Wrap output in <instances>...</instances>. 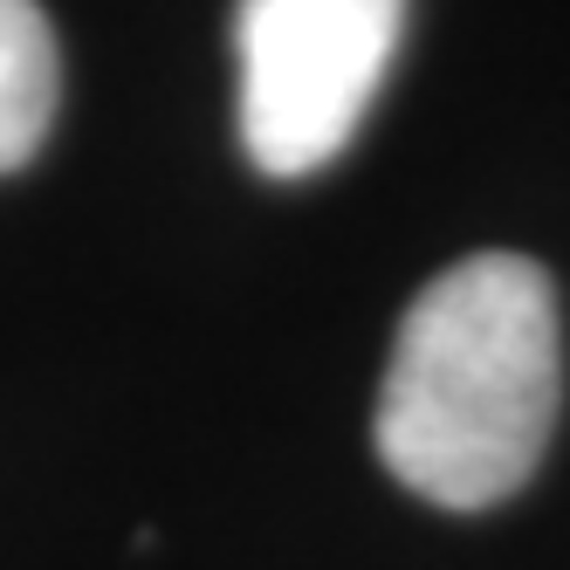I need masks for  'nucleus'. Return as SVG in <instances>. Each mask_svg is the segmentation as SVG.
<instances>
[{
    "label": "nucleus",
    "mask_w": 570,
    "mask_h": 570,
    "mask_svg": "<svg viewBox=\"0 0 570 570\" xmlns=\"http://www.w3.org/2000/svg\"><path fill=\"white\" fill-rule=\"evenodd\" d=\"M563 399L557 289L529 255H468L399 316L379 385V461L440 509L509 502Z\"/></svg>",
    "instance_id": "obj_1"
},
{
    "label": "nucleus",
    "mask_w": 570,
    "mask_h": 570,
    "mask_svg": "<svg viewBox=\"0 0 570 570\" xmlns=\"http://www.w3.org/2000/svg\"><path fill=\"white\" fill-rule=\"evenodd\" d=\"M405 35V0H240V145L255 173L303 179L357 138Z\"/></svg>",
    "instance_id": "obj_2"
},
{
    "label": "nucleus",
    "mask_w": 570,
    "mask_h": 570,
    "mask_svg": "<svg viewBox=\"0 0 570 570\" xmlns=\"http://www.w3.org/2000/svg\"><path fill=\"white\" fill-rule=\"evenodd\" d=\"M62 97V62L49 14L35 0H0V173H21L42 151Z\"/></svg>",
    "instance_id": "obj_3"
}]
</instances>
